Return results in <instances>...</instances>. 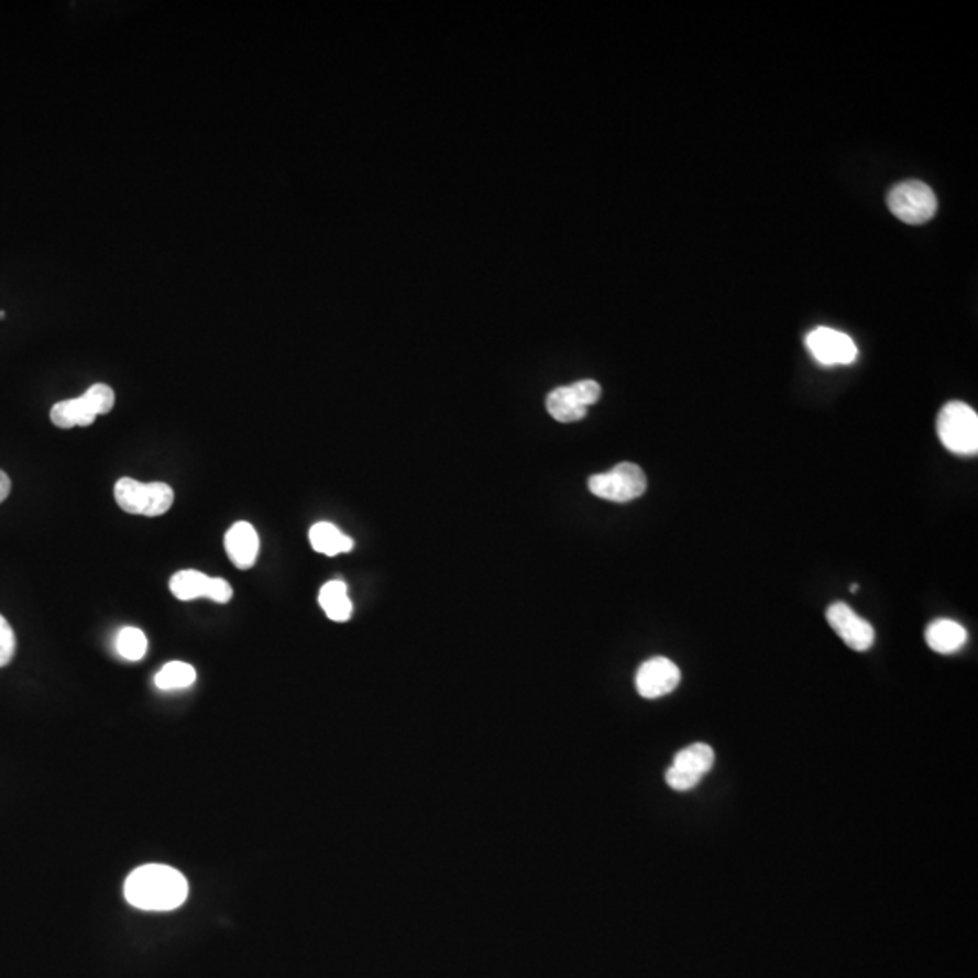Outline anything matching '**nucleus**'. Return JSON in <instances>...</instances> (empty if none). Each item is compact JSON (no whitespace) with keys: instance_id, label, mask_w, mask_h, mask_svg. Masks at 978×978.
Instances as JSON below:
<instances>
[{"instance_id":"nucleus-16","label":"nucleus","mask_w":978,"mask_h":978,"mask_svg":"<svg viewBox=\"0 0 978 978\" xmlns=\"http://www.w3.org/2000/svg\"><path fill=\"white\" fill-rule=\"evenodd\" d=\"M319 605L333 622H349L354 611L352 600L349 598L347 584L341 580H332L319 591Z\"/></svg>"},{"instance_id":"nucleus-21","label":"nucleus","mask_w":978,"mask_h":978,"mask_svg":"<svg viewBox=\"0 0 978 978\" xmlns=\"http://www.w3.org/2000/svg\"><path fill=\"white\" fill-rule=\"evenodd\" d=\"M850 591H851V593H857V591H859V585H857V584H851V585H850Z\"/></svg>"},{"instance_id":"nucleus-7","label":"nucleus","mask_w":978,"mask_h":978,"mask_svg":"<svg viewBox=\"0 0 978 978\" xmlns=\"http://www.w3.org/2000/svg\"><path fill=\"white\" fill-rule=\"evenodd\" d=\"M714 767V750L705 743H694L691 747L683 748L672 759V765L667 769L666 781L677 792H689L696 789Z\"/></svg>"},{"instance_id":"nucleus-5","label":"nucleus","mask_w":978,"mask_h":978,"mask_svg":"<svg viewBox=\"0 0 978 978\" xmlns=\"http://www.w3.org/2000/svg\"><path fill=\"white\" fill-rule=\"evenodd\" d=\"M891 215L908 226H922L937 212V196L930 185L919 179H908L895 185L888 195Z\"/></svg>"},{"instance_id":"nucleus-2","label":"nucleus","mask_w":978,"mask_h":978,"mask_svg":"<svg viewBox=\"0 0 978 978\" xmlns=\"http://www.w3.org/2000/svg\"><path fill=\"white\" fill-rule=\"evenodd\" d=\"M937 436L944 448L955 453V455H977V411L971 406L964 405L960 400H952L938 414Z\"/></svg>"},{"instance_id":"nucleus-18","label":"nucleus","mask_w":978,"mask_h":978,"mask_svg":"<svg viewBox=\"0 0 978 978\" xmlns=\"http://www.w3.org/2000/svg\"><path fill=\"white\" fill-rule=\"evenodd\" d=\"M117 651L129 661H139L147 652V638L136 627H125L120 630L117 638Z\"/></svg>"},{"instance_id":"nucleus-11","label":"nucleus","mask_w":978,"mask_h":978,"mask_svg":"<svg viewBox=\"0 0 978 978\" xmlns=\"http://www.w3.org/2000/svg\"><path fill=\"white\" fill-rule=\"evenodd\" d=\"M171 593L182 602L196 598H210L218 604H227L232 598V587L227 580L210 579L207 574L187 569L171 579Z\"/></svg>"},{"instance_id":"nucleus-17","label":"nucleus","mask_w":978,"mask_h":978,"mask_svg":"<svg viewBox=\"0 0 978 978\" xmlns=\"http://www.w3.org/2000/svg\"><path fill=\"white\" fill-rule=\"evenodd\" d=\"M196 682L195 667L184 661H171L167 666L162 667V671L154 678V683L160 691H176V689H187Z\"/></svg>"},{"instance_id":"nucleus-10","label":"nucleus","mask_w":978,"mask_h":978,"mask_svg":"<svg viewBox=\"0 0 978 978\" xmlns=\"http://www.w3.org/2000/svg\"><path fill=\"white\" fill-rule=\"evenodd\" d=\"M826 620L831 624L835 635L845 641L846 646L857 652H865L876 641V630L870 622L857 615L850 605L845 602H835L826 611Z\"/></svg>"},{"instance_id":"nucleus-1","label":"nucleus","mask_w":978,"mask_h":978,"mask_svg":"<svg viewBox=\"0 0 978 978\" xmlns=\"http://www.w3.org/2000/svg\"><path fill=\"white\" fill-rule=\"evenodd\" d=\"M123 893L129 904L145 912H171L184 904L189 884L178 870L165 865L140 866L128 877Z\"/></svg>"},{"instance_id":"nucleus-13","label":"nucleus","mask_w":978,"mask_h":978,"mask_svg":"<svg viewBox=\"0 0 978 978\" xmlns=\"http://www.w3.org/2000/svg\"><path fill=\"white\" fill-rule=\"evenodd\" d=\"M229 559L238 569H251L260 553V537L249 523H237L226 535Z\"/></svg>"},{"instance_id":"nucleus-22","label":"nucleus","mask_w":978,"mask_h":978,"mask_svg":"<svg viewBox=\"0 0 978 978\" xmlns=\"http://www.w3.org/2000/svg\"><path fill=\"white\" fill-rule=\"evenodd\" d=\"M6 314L0 310V319H4Z\"/></svg>"},{"instance_id":"nucleus-15","label":"nucleus","mask_w":978,"mask_h":978,"mask_svg":"<svg viewBox=\"0 0 978 978\" xmlns=\"http://www.w3.org/2000/svg\"><path fill=\"white\" fill-rule=\"evenodd\" d=\"M308 537H310L314 551L327 554V557H338V554L349 553L354 549V540L330 523L314 524Z\"/></svg>"},{"instance_id":"nucleus-9","label":"nucleus","mask_w":978,"mask_h":978,"mask_svg":"<svg viewBox=\"0 0 978 978\" xmlns=\"http://www.w3.org/2000/svg\"><path fill=\"white\" fill-rule=\"evenodd\" d=\"M806 349L810 350L812 358L823 366L851 364L859 354L856 341L848 333L828 327L812 330L806 336Z\"/></svg>"},{"instance_id":"nucleus-12","label":"nucleus","mask_w":978,"mask_h":978,"mask_svg":"<svg viewBox=\"0 0 978 978\" xmlns=\"http://www.w3.org/2000/svg\"><path fill=\"white\" fill-rule=\"evenodd\" d=\"M682 682V672L674 661L663 656L647 660L636 672V691L646 700L671 694Z\"/></svg>"},{"instance_id":"nucleus-19","label":"nucleus","mask_w":978,"mask_h":978,"mask_svg":"<svg viewBox=\"0 0 978 978\" xmlns=\"http://www.w3.org/2000/svg\"><path fill=\"white\" fill-rule=\"evenodd\" d=\"M15 633L4 616L0 615V667L8 666L15 655Z\"/></svg>"},{"instance_id":"nucleus-4","label":"nucleus","mask_w":978,"mask_h":978,"mask_svg":"<svg viewBox=\"0 0 978 978\" xmlns=\"http://www.w3.org/2000/svg\"><path fill=\"white\" fill-rule=\"evenodd\" d=\"M114 392L108 385H92L86 394L77 399L61 400L52 408L53 425L62 430H69L75 426H89L95 422L97 416H103L113 410Z\"/></svg>"},{"instance_id":"nucleus-6","label":"nucleus","mask_w":978,"mask_h":978,"mask_svg":"<svg viewBox=\"0 0 978 978\" xmlns=\"http://www.w3.org/2000/svg\"><path fill=\"white\" fill-rule=\"evenodd\" d=\"M647 490V476L638 464L622 462L609 472L590 479V492L594 497L609 503H630Z\"/></svg>"},{"instance_id":"nucleus-20","label":"nucleus","mask_w":978,"mask_h":978,"mask_svg":"<svg viewBox=\"0 0 978 978\" xmlns=\"http://www.w3.org/2000/svg\"><path fill=\"white\" fill-rule=\"evenodd\" d=\"M11 492V481L10 476L6 475L4 472H0V503H4L8 495Z\"/></svg>"},{"instance_id":"nucleus-14","label":"nucleus","mask_w":978,"mask_h":978,"mask_svg":"<svg viewBox=\"0 0 978 978\" xmlns=\"http://www.w3.org/2000/svg\"><path fill=\"white\" fill-rule=\"evenodd\" d=\"M968 641V630L963 625L948 618H941L927 625L926 644L938 655H953L960 651Z\"/></svg>"},{"instance_id":"nucleus-3","label":"nucleus","mask_w":978,"mask_h":978,"mask_svg":"<svg viewBox=\"0 0 978 978\" xmlns=\"http://www.w3.org/2000/svg\"><path fill=\"white\" fill-rule=\"evenodd\" d=\"M114 498L123 512L131 515H144V517H160L169 512L175 503V492L169 484L164 482L134 481L123 476L114 486Z\"/></svg>"},{"instance_id":"nucleus-8","label":"nucleus","mask_w":978,"mask_h":978,"mask_svg":"<svg viewBox=\"0 0 978 978\" xmlns=\"http://www.w3.org/2000/svg\"><path fill=\"white\" fill-rule=\"evenodd\" d=\"M598 383L594 381H580L571 386H560L553 389L546 399V408L554 420L559 422H576L587 414V408L600 399Z\"/></svg>"}]
</instances>
